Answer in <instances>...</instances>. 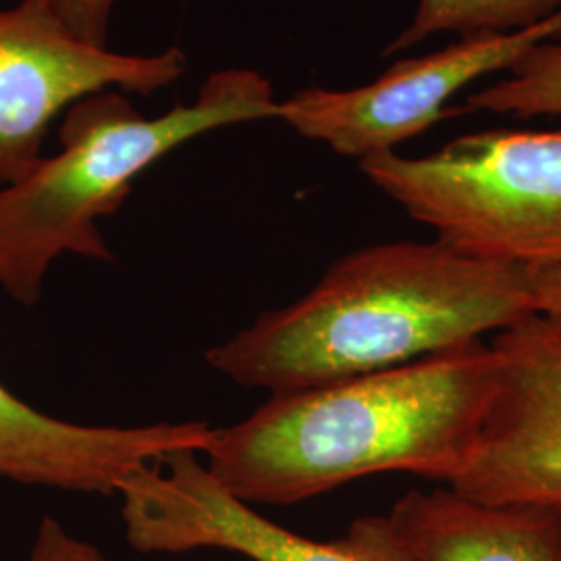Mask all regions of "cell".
I'll list each match as a JSON object with an SVG mask.
<instances>
[{"mask_svg": "<svg viewBox=\"0 0 561 561\" xmlns=\"http://www.w3.org/2000/svg\"><path fill=\"white\" fill-rule=\"evenodd\" d=\"M387 516L414 561H561L560 522L451 486L410 491Z\"/></svg>", "mask_w": 561, "mask_h": 561, "instance_id": "cell-10", "label": "cell"}, {"mask_svg": "<svg viewBox=\"0 0 561 561\" xmlns=\"http://www.w3.org/2000/svg\"><path fill=\"white\" fill-rule=\"evenodd\" d=\"M360 171L463 256L561 268V127L484 129L426 157H366Z\"/></svg>", "mask_w": 561, "mask_h": 561, "instance_id": "cell-4", "label": "cell"}, {"mask_svg": "<svg viewBox=\"0 0 561 561\" xmlns=\"http://www.w3.org/2000/svg\"><path fill=\"white\" fill-rule=\"evenodd\" d=\"M530 314V271L437 240L379 243L341 256L300 300L210 347L206 362L241 387L291 393L422 360Z\"/></svg>", "mask_w": 561, "mask_h": 561, "instance_id": "cell-1", "label": "cell"}, {"mask_svg": "<svg viewBox=\"0 0 561 561\" xmlns=\"http://www.w3.org/2000/svg\"><path fill=\"white\" fill-rule=\"evenodd\" d=\"M25 561H111L92 542L71 535L59 520L46 516Z\"/></svg>", "mask_w": 561, "mask_h": 561, "instance_id": "cell-14", "label": "cell"}, {"mask_svg": "<svg viewBox=\"0 0 561 561\" xmlns=\"http://www.w3.org/2000/svg\"><path fill=\"white\" fill-rule=\"evenodd\" d=\"M458 115L493 113L530 119L561 115V30L533 46L503 80L472 92Z\"/></svg>", "mask_w": 561, "mask_h": 561, "instance_id": "cell-12", "label": "cell"}, {"mask_svg": "<svg viewBox=\"0 0 561 561\" xmlns=\"http://www.w3.org/2000/svg\"><path fill=\"white\" fill-rule=\"evenodd\" d=\"M535 314L561 329V268L530 271Z\"/></svg>", "mask_w": 561, "mask_h": 561, "instance_id": "cell-15", "label": "cell"}, {"mask_svg": "<svg viewBox=\"0 0 561 561\" xmlns=\"http://www.w3.org/2000/svg\"><path fill=\"white\" fill-rule=\"evenodd\" d=\"M206 422L92 426L48 416L0 382V479L71 493L119 491L134 470L180 449L204 451Z\"/></svg>", "mask_w": 561, "mask_h": 561, "instance_id": "cell-9", "label": "cell"}, {"mask_svg": "<svg viewBox=\"0 0 561 561\" xmlns=\"http://www.w3.org/2000/svg\"><path fill=\"white\" fill-rule=\"evenodd\" d=\"M125 539L141 553L222 549L252 561H414L389 516H364L333 541H314L259 514L201 460L180 449L121 482Z\"/></svg>", "mask_w": 561, "mask_h": 561, "instance_id": "cell-5", "label": "cell"}, {"mask_svg": "<svg viewBox=\"0 0 561 561\" xmlns=\"http://www.w3.org/2000/svg\"><path fill=\"white\" fill-rule=\"evenodd\" d=\"M277 108L271 81L252 69L213 73L194 104H178L154 119L119 92L76 102L60 123L59 154L0 187V289L34 306L62 254L113 261L99 221L119 210L138 175L185 141L277 117Z\"/></svg>", "mask_w": 561, "mask_h": 561, "instance_id": "cell-3", "label": "cell"}, {"mask_svg": "<svg viewBox=\"0 0 561 561\" xmlns=\"http://www.w3.org/2000/svg\"><path fill=\"white\" fill-rule=\"evenodd\" d=\"M185 53L123 55L78 38L48 0L0 9V185L23 180L60 111L108 88L150 96L180 80Z\"/></svg>", "mask_w": 561, "mask_h": 561, "instance_id": "cell-6", "label": "cell"}, {"mask_svg": "<svg viewBox=\"0 0 561 561\" xmlns=\"http://www.w3.org/2000/svg\"><path fill=\"white\" fill-rule=\"evenodd\" d=\"M50 9L81 41L106 46L117 0H48Z\"/></svg>", "mask_w": 561, "mask_h": 561, "instance_id": "cell-13", "label": "cell"}, {"mask_svg": "<svg viewBox=\"0 0 561 561\" xmlns=\"http://www.w3.org/2000/svg\"><path fill=\"white\" fill-rule=\"evenodd\" d=\"M500 381L479 435L445 482L486 505L561 524V329L539 314L495 333Z\"/></svg>", "mask_w": 561, "mask_h": 561, "instance_id": "cell-7", "label": "cell"}, {"mask_svg": "<svg viewBox=\"0 0 561 561\" xmlns=\"http://www.w3.org/2000/svg\"><path fill=\"white\" fill-rule=\"evenodd\" d=\"M561 13V0H421L416 13L385 55L408 50L437 34H507L545 23Z\"/></svg>", "mask_w": 561, "mask_h": 561, "instance_id": "cell-11", "label": "cell"}, {"mask_svg": "<svg viewBox=\"0 0 561 561\" xmlns=\"http://www.w3.org/2000/svg\"><path fill=\"white\" fill-rule=\"evenodd\" d=\"M500 381L491 343L291 393L213 428L206 468L240 500L291 505L381 472L447 482Z\"/></svg>", "mask_w": 561, "mask_h": 561, "instance_id": "cell-2", "label": "cell"}, {"mask_svg": "<svg viewBox=\"0 0 561 561\" xmlns=\"http://www.w3.org/2000/svg\"><path fill=\"white\" fill-rule=\"evenodd\" d=\"M561 13L507 34H482L414 59L398 60L381 78L352 90L310 85L279 102L277 119L304 138L322 141L337 154L366 159L391 152L456 108L445 102L470 83L512 69L539 42L558 34Z\"/></svg>", "mask_w": 561, "mask_h": 561, "instance_id": "cell-8", "label": "cell"}]
</instances>
